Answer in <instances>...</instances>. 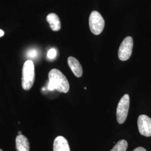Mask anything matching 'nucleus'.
<instances>
[{
	"label": "nucleus",
	"mask_w": 151,
	"mask_h": 151,
	"mask_svg": "<svg viewBox=\"0 0 151 151\" xmlns=\"http://www.w3.org/2000/svg\"><path fill=\"white\" fill-rule=\"evenodd\" d=\"M49 90H56L60 92L67 93L70 90L69 82L65 76L60 70L52 69L48 74Z\"/></svg>",
	"instance_id": "nucleus-1"
},
{
	"label": "nucleus",
	"mask_w": 151,
	"mask_h": 151,
	"mask_svg": "<svg viewBox=\"0 0 151 151\" xmlns=\"http://www.w3.org/2000/svg\"><path fill=\"white\" fill-rule=\"evenodd\" d=\"M22 87L24 90H30L35 81V68L32 60H27L23 65L22 78Z\"/></svg>",
	"instance_id": "nucleus-2"
},
{
	"label": "nucleus",
	"mask_w": 151,
	"mask_h": 151,
	"mask_svg": "<svg viewBox=\"0 0 151 151\" xmlns=\"http://www.w3.org/2000/svg\"><path fill=\"white\" fill-rule=\"evenodd\" d=\"M104 26L103 16L97 11H92L89 17V27L91 32L95 35H99L103 32Z\"/></svg>",
	"instance_id": "nucleus-3"
},
{
	"label": "nucleus",
	"mask_w": 151,
	"mask_h": 151,
	"mask_svg": "<svg viewBox=\"0 0 151 151\" xmlns=\"http://www.w3.org/2000/svg\"><path fill=\"white\" fill-rule=\"evenodd\" d=\"M130 105L129 95L125 94L119 101L116 109V119L119 124L124 123L128 116Z\"/></svg>",
	"instance_id": "nucleus-4"
},
{
	"label": "nucleus",
	"mask_w": 151,
	"mask_h": 151,
	"mask_svg": "<svg viewBox=\"0 0 151 151\" xmlns=\"http://www.w3.org/2000/svg\"><path fill=\"white\" fill-rule=\"evenodd\" d=\"M133 40L131 37H127L124 39L120 44L118 51L119 60L125 61L129 59L133 50Z\"/></svg>",
	"instance_id": "nucleus-5"
},
{
	"label": "nucleus",
	"mask_w": 151,
	"mask_h": 151,
	"mask_svg": "<svg viewBox=\"0 0 151 151\" xmlns=\"http://www.w3.org/2000/svg\"><path fill=\"white\" fill-rule=\"evenodd\" d=\"M138 128L140 134L147 137L151 136V119L146 115H141L138 119Z\"/></svg>",
	"instance_id": "nucleus-6"
},
{
	"label": "nucleus",
	"mask_w": 151,
	"mask_h": 151,
	"mask_svg": "<svg viewBox=\"0 0 151 151\" xmlns=\"http://www.w3.org/2000/svg\"><path fill=\"white\" fill-rule=\"evenodd\" d=\"M53 151H70L67 140L62 136H58L54 139Z\"/></svg>",
	"instance_id": "nucleus-7"
},
{
	"label": "nucleus",
	"mask_w": 151,
	"mask_h": 151,
	"mask_svg": "<svg viewBox=\"0 0 151 151\" xmlns=\"http://www.w3.org/2000/svg\"><path fill=\"white\" fill-rule=\"evenodd\" d=\"M68 64L76 77H80L82 76L83 70L81 64L78 60L73 57H70L68 58Z\"/></svg>",
	"instance_id": "nucleus-8"
},
{
	"label": "nucleus",
	"mask_w": 151,
	"mask_h": 151,
	"mask_svg": "<svg viewBox=\"0 0 151 151\" xmlns=\"http://www.w3.org/2000/svg\"><path fill=\"white\" fill-rule=\"evenodd\" d=\"M16 148L17 151H29L30 145L26 137L22 134L16 137Z\"/></svg>",
	"instance_id": "nucleus-9"
},
{
	"label": "nucleus",
	"mask_w": 151,
	"mask_h": 151,
	"mask_svg": "<svg viewBox=\"0 0 151 151\" xmlns=\"http://www.w3.org/2000/svg\"><path fill=\"white\" fill-rule=\"evenodd\" d=\"M47 21L49 24L50 27L53 31L57 32L60 29L61 24L60 18L57 14L54 13L49 14L47 16Z\"/></svg>",
	"instance_id": "nucleus-10"
},
{
	"label": "nucleus",
	"mask_w": 151,
	"mask_h": 151,
	"mask_svg": "<svg viewBox=\"0 0 151 151\" xmlns=\"http://www.w3.org/2000/svg\"><path fill=\"white\" fill-rule=\"evenodd\" d=\"M128 147V142L125 140H119L117 143L114 146L111 151H126Z\"/></svg>",
	"instance_id": "nucleus-11"
},
{
	"label": "nucleus",
	"mask_w": 151,
	"mask_h": 151,
	"mask_svg": "<svg viewBox=\"0 0 151 151\" xmlns=\"http://www.w3.org/2000/svg\"><path fill=\"white\" fill-rule=\"evenodd\" d=\"M56 55H57L56 50L52 48L50 49V50H49L48 54H47V57L49 59L52 60V59H54V58L55 57Z\"/></svg>",
	"instance_id": "nucleus-12"
},
{
	"label": "nucleus",
	"mask_w": 151,
	"mask_h": 151,
	"mask_svg": "<svg viewBox=\"0 0 151 151\" xmlns=\"http://www.w3.org/2000/svg\"><path fill=\"white\" fill-rule=\"evenodd\" d=\"M37 55V51L35 49H30L27 52V57L28 58H34Z\"/></svg>",
	"instance_id": "nucleus-13"
},
{
	"label": "nucleus",
	"mask_w": 151,
	"mask_h": 151,
	"mask_svg": "<svg viewBox=\"0 0 151 151\" xmlns=\"http://www.w3.org/2000/svg\"><path fill=\"white\" fill-rule=\"evenodd\" d=\"M133 151H147L146 149L145 148H143V147H137V148H136L135 149H134V150Z\"/></svg>",
	"instance_id": "nucleus-14"
},
{
	"label": "nucleus",
	"mask_w": 151,
	"mask_h": 151,
	"mask_svg": "<svg viewBox=\"0 0 151 151\" xmlns=\"http://www.w3.org/2000/svg\"><path fill=\"white\" fill-rule=\"evenodd\" d=\"M4 34H5V32H4V31L0 29V38H1V37H3V36L4 35Z\"/></svg>",
	"instance_id": "nucleus-15"
},
{
	"label": "nucleus",
	"mask_w": 151,
	"mask_h": 151,
	"mask_svg": "<svg viewBox=\"0 0 151 151\" xmlns=\"http://www.w3.org/2000/svg\"><path fill=\"white\" fill-rule=\"evenodd\" d=\"M18 134H19V135H21V134H22V132L21 131H19Z\"/></svg>",
	"instance_id": "nucleus-16"
},
{
	"label": "nucleus",
	"mask_w": 151,
	"mask_h": 151,
	"mask_svg": "<svg viewBox=\"0 0 151 151\" xmlns=\"http://www.w3.org/2000/svg\"><path fill=\"white\" fill-rule=\"evenodd\" d=\"M0 151H2V150H1V148H0Z\"/></svg>",
	"instance_id": "nucleus-17"
}]
</instances>
